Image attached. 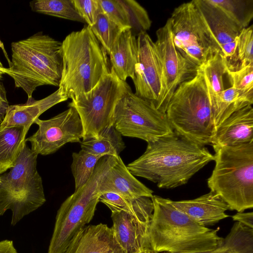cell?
Segmentation results:
<instances>
[{
	"label": "cell",
	"mask_w": 253,
	"mask_h": 253,
	"mask_svg": "<svg viewBox=\"0 0 253 253\" xmlns=\"http://www.w3.org/2000/svg\"><path fill=\"white\" fill-rule=\"evenodd\" d=\"M111 217L115 238L124 253L151 250L149 228L152 216H138L121 211L112 212Z\"/></svg>",
	"instance_id": "15"
},
{
	"label": "cell",
	"mask_w": 253,
	"mask_h": 253,
	"mask_svg": "<svg viewBox=\"0 0 253 253\" xmlns=\"http://www.w3.org/2000/svg\"><path fill=\"white\" fill-rule=\"evenodd\" d=\"M100 194L111 192L130 199L142 197L151 198L153 191L138 180L119 156L103 176L99 186Z\"/></svg>",
	"instance_id": "18"
},
{
	"label": "cell",
	"mask_w": 253,
	"mask_h": 253,
	"mask_svg": "<svg viewBox=\"0 0 253 253\" xmlns=\"http://www.w3.org/2000/svg\"><path fill=\"white\" fill-rule=\"evenodd\" d=\"M65 253H124L111 228L100 223L85 226L74 238Z\"/></svg>",
	"instance_id": "17"
},
{
	"label": "cell",
	"mask_w": 253,
	"mask_h": 253,
	"mask_svg": "<svg viewBox=\"0 0 253 253\" xmlns=\"http://www.w3.org/2000/svg\"><path fill=\"white\" fill-rule=\"evenodd\" d=\"M0 253H17L12 241L5 240L0 241Z\"/></svg>",
	"instance_id": "39"
},
{
	"label": "cell",
	"mask_w": 253,
	"mask_h": 253,
	"mask_svg": "<svg viewBox=\"0 0 253 253\" xmlns=\"http://www.w3.org/2000/svg\"><path fill=\"white\" fill-rule=\"evenodd\" d=\"M12 59L4 74L11 77L16 87L28 98L37 87L58 86L62 70V42L39 32L27 39L11 43Z\"/></svg>",
	"instance_id": "3"
},
{
	"label": "cell",
	"mask_w": 253,
	"mask_h": 253,
	"mask_svg": "<svg viewBox=\"0 0 253 253\" xmlns=\"http://www.w3.org/2000/svg\"><path fill=\"white\" fill-rule=\"evenodd\" d=\"M101 158L83 149L78 153H73L71 168L75 179V191L82 188L88 182Z\"/></svg>",
	"instance_id": "29"
},
{
	"label": "cell",
	"mask_w": 253,
	"mask_h": 253,
	"mask_svg": "<svg viewBox=\"0 0 253 253\" xmlns=\"http://www.w3.org/2000/svg\"><path fill=\"white\" fill-rule=\"evenodd\" d=\"M232 219L234 221L239 222L253 229V212H238L232 216Z\"/></svg>",
	"instance_id": "38"
},
{
	"label": "cell",
	"mask_w": 253,
	"mask_h": 253,
	"mask_svg": "<svg viewBox=\"0 0 253 253\" xmlns=\"http://www.w3.org/2000/svg\"><path fill=\"white\" fill-rule=\"evenodd\" d=\"M29 129L23 126L0 128V175L15 165Z\"/></svg>",
	"instance_id": "23"
},
{
	"label": "cell",
	"mask_w": 253,
	"mask_h": 253,
	"mask_svg": "<svg viewBox=\"0 0 253 253\" xmlns=\"http://www.w3.org/2000/svg\"><path fill=\"white\" fill-rule=\"evenodd\" d=\"M253 141V108L248 105L233 113L217 128L211 145L213 149Z\"/></svg>",
	"instance_id": "16"
},
{
	"label": "cell",
	"mask_w": 253,
	"mask_h": 253,
	"mask_svg": "<svg viewBox=\"0 0 253 253\" xmlns=\"http://www.w3.org/2000/svg\"><path fill=\"white\" fill-rule=\"evenodd\" d=\"M195 253H253V229L236 221L216 249Z\"/></svg>",
	"instance_id": "26"
},
{
	"label": "cell",
	"mask_w": 253,
	"mask_h": 253,
	"mask_svg": "<svg viewBox=\"0 0 253 253\" xmlns=\"http://www.w3.org/2000/svg\"><path fill=\"white\" fill-rule=\"evenodd\" d=\"M155 42L162 63L166 92L162 112L165 114L174 92L182 83L193 78L199 67L189 61L175 47L168 19L156 31Z\"/></svg>",
	"instance_id": "14"
},
{
	"label": "cell",
	"mask_w": 253,
	"mask_h": 253,
	"mask_svg": "<svg viewBox=\"0 0 253 253\" xmlns=\"http://www.w3.org/2000/svg\"><path fill=\"white\" fill-rule=\"evenodd\" d=\"M168 20L176 48L198 67L215 53L221 54L194 0L175 8Z\"/></svg>",
	"instance_id": "10"
},
{
	"label": "cell",
	"mask_w": 253,
	"mask_h": 253,
	"mask_svg": "<svg viewBox=\"0 0 253 253\" xmlns=\"http://www.w3.org/2000/svg\"><path fill=\"white\" fill-rule=\"evenodd\" d=\"M194 1L220 51L223 46L237 40L242 29L208 0Z\"/></svg>",
	"instance_id": "22"
},
{
	"label": "cell",
	"mask_w": 253,
	"mask_h": 253,
	"mask_svg": "<svg viewBox=\"0 0 253 253\" xmlns=\"http://www.w3.org/2000/svg\"><path fill=\"white\" fill-rule=\"evenodd\" d=\"M62 44L58 88L68 98L89 91L111 71L108 54L88 25L68 35Z\"/></svg>",
	"instance_id": "4"
},
{
	"label": "cell",
	"mask_w": 253,
	"mask_h": 253,
	"mask_svg": "<svg viewBox=\"0 0 253 253\" xmlns=\"http://www.w3.org/2000/svg\"><path fill=\"white\" fill-rule=\"evenodd\" d=\"M129 88L126 81L118 78L111 69L92 89L71 99L69 107L75 108L79 115L83 127V140L97 138L113 126L117 103Z\"/></svg>",
	"instance_id": "9"
},
{
	"label": "cell",
	"mask_w": 253,
	"mask_h": 253,
	"mask_svg": "<svg viewBox=\"0 0 253 253\" xmlns=\"http://www.w3.org/2000/svg\"><path fill=\"white\" fill-rule=\"evenodd\" d=\"M139 253H153L151 250H145Z\"/></svg>",
	"instance_id": "41"
},
{
	"label": "cell",
	"mask_w": 253,
	"mask_h": 253,
	"mask_svg": "<svg viewBox=\"0 0 253 253\" xmlns=\"http://www.w3.org/2000/svg\"><path fill=\"white\" fill-rule=\"evenodd\" d=\"M153 211L149 234L153 253H195L216 249L223 241L219 228L199 224L174 207L171 200L157 195L151 198Z\"/></svg>",
	"instance_id": "2"
},
{
	"label": "cell",
	"mask_w": 253,
	"mask_h": 253,
	"mask_svg": "<svg viewBox=\"0 0 253 253\" xmlns=\"http://www.w3.org/2000/svg\"><path fill=\"white\" fill-rule=\"evenodd\" d=\"M136 38L137 62L132 79L134 93L162 112L166 85L163 65L156 45L147 32L138 34Z\"/></svg>",
	"instance_id": "12"
},
{
	"label": "cell",
	"mask_w": 253,
	"mask_h": 253,
	"mask_svg": "<svg viewBox=\"0 0 253 253\" xmlns=\"http://www.w3.org/2000/svg\"><path fill=\"white\" fill-rule=\"evenodd\" d=\"M73 2L80 16L91 27L101 11L98 0H73Z\"/></svg>",
	"instance_id": "35"
},
{
	"label": "cell",
	"mask_w": 253,
	"mask_h": 253,
	"mask_svg": "<svg viewBox=\"0 0 253 253\" xmlns=\"http://www.w3.org/2000/svg\"><path fill=\"white\" fill-rule=\"evenodd\" d=\"M127 17L130 30L136 36L146 32L151 26L149 15L139 3L134 0H118Z\"/></svg>",
	"instance_id": "31"
},
{
	"label": "cell",
	"mask_w": 253,
	"mask_h": 253,
	"mask_svg": "<svg viewBox=\"0 0 253 253\" xmlns=\"http://www.w3.org/2000/svg\"><path fill=\"white\" fill-rule=\"evenodd\" d=\"M228 67V60L220 52L211 56L199 67L205 77L211 108L225 89L223 77Z\"/></svg>",
	"instance_id": "24"
},
{
	"label": "cell",
	"mask_w": 253,
	"mask_h": 253,
	"mask_svg": "<svg viewBox=\"0 0 253 253\" xmlns=\"http://www.w3.org/2000/svg\"><path fill=\"white\" fill-rule=\"evenodd\" d=\"M9 106L6 90L3 84L0 82V124L4 120Z\"/></svg>",
	"instance_id": "37"
},
{
	"label": "cell",
	"mask_w": 253,
	"mask_h": 253,
	"mask_svg": "<svg viewBox=\"0 0 253 253\" xmlns=\"http://www.w3.org/2000/svg\"><path fill=\"white\" fill-rule=\"evenodd\" d=\"M131 200L111 192L101 194L99 197V202L106 205L112 212L123 211Z\"/></svg>",
	"instance_id": "36"
},
{
	"label": "cell",
	"mask_w": 253,
	"mask_h": 253,
	"mask_svg": "<svg viewBox=\"0 0 253 253\" xmlns=\"http://www.w3.org/2000/svg\"><path fill=\"white\" fill-rule=\"evenodd\" d=\"M165 114L174 131L202 145H211L215 129L208 90L199 68L193 78L175 90Z\"/></svg>",
	"instance_id": "5"
},
{
	"label": "cell",
	"mask_w": 253,
	"mask_h": 253,
	"mask_svg": "<svg viewBox=\"0 0 253 253\" xmlns=\"http://www.w3.org/2000/svg\"><path fill=\"white\" fill-rule=\"evenodd\" d=\"M82 149L101 157L105 156L117 157L126 146L122 135L114 126L105 129L97 138L81 142Z\"/></svg>",
	"instance_id": "25"
},
{
	"label": "cell",
	"mask_w": 253,
	"mask_h": 253,
	"mask_svg": "<svg viewBox=\"0 0 253 253\" xmlns=\"http://www.w3.org/2000/svg\"><path fill=\"white\" fill-rule=\"evenodd\" d=\"M38 155L25 143L14 167L0 175V215L11 210L12 225L46 201Z\"/></svg>",
	"instance_id": "8"
},
{
	"label": "cell",
	"mask_w": 253,
	"mask_h": 253,
	"mask_svg": "<svg viewBox=\"0 0 253 253\" xmlns=\"http://www.w3.org/2000/svg\"><path fill=\"white\" fill-rule=\"evenodd\" d=\"M90 28L108 55L124 30L111 20L102 10L98 14L94 24Z\"/></svg>",
	"instance_id": "30"
},
{
	"label": "cell",
	"mask_w": 253,
	"mask_h": 253,
	"mask_svg": "<svg viewBox=\"0 0 253 253\" xmlns=\"http://www.w3.org/2000/svg\"><path fill=\"white\" fill-rule=\"evenodd\" d=\"M215 166L208 185L230 210L253 208V141L214 149Z\"/></svg>",
	"instance_id": "6"
},
{
	"label": "cell",
	"mask_w": 253,
	"mask_h": 253,
	"mask_svg": "<svg viewBox=\"0 0 253 253\" xmlns=\"http://www.w3.org/2000/svg\"><path fill=\"white\" fill-rule=\"evenodd\" d=\"M171 203L199 224L205 227L214 225L229 217L225 213V211L229 210L227 204L211 191L192 200H171Z\"/></svg>",
	"instance_id": "19"
},
{
	"label": "cell",
	"mask_w": 253,
	"mask_h": 253,
	"mask_svg": "<svg viewBox=\"0 0 253 253\" xmlns=\"http://www.w3.org/2000/svg\"><path fill=\"white\" fill-rule=\"evenodd\" d=\"M113 126L122 136L139 138L147 143L173 131L166 114L137 96L131 88L117 103Z\"/></svg>",
	"instance_id": "11"
},
{
	"label": "cell",
	"mask_w": 253,
	"mask_h": 253,
	"mask_svg": "<svg viewBox=\"0 0 253 253\" xmlns=\"http://www.w3.org/2000/svg\"><path fill=\"white\" fill-rule=\"evenodd\" d=\"M102 11L122 29H130L126 13L118 0H98Z\"/></svg>",
	"instance_id": "34"
},
{
	"label": "cell",
	"mask_w": 253,
	"mask_h": 253,
	"mask_svg": "<svg viewBox=\"0 0 253 253\" xmlns=\"http://www.w3.org/2000/svg\"><path fill=\"white\" fill-rule=\"evenodd\" d=\"M68 99L58 88L42 99L35 100L31 97L24 104L9 105L4 120L0 124V128L23 126L30 128L42 114Z\"/></svg>",
	"instance_id": "20"
},
{
	"label": "cell",
	"mask_w": 253,
	"mask_h": 253,
	"mask_svg": "<svg viewBox=\"0 0 253 253\" xmlns=\"http://www.w3.org/2000/svg\"><path fill=\"white\" fill-rule=\"evenodd\" d=\"M34 124L38 129L25 141L37 155L45 156L56 152L68 143L81 142L83 127L79 115L73 107L45 120L37 118Z\"/></svg>",
	"instance_id": "13"
},
{
	"label": "cell",
	"mask_w": 253,
	"mask_h": 253,
	"mask_svg": "<svg viewBox=\"0 0 253 253\" xmlns=\"http://www.w3.org/2000/svg\"><path fill=\"white\" fill-rule=\"evenodd\" d=\"M231 87L239 90L253 91V64L232 70L228 67L226 71Z\"/></svg>",
	"instance_id": "33"
},
{
	"label": "cell",
	"mask_w": 253,
	"mask_h": 253,
	"mask_svg": "<svg viewBox=\"0 0 253 253\" xmlns=\"http://www.w3.org/2000/svg\"><path fill=\"white\" fill-rule=\"evenodd\" d=\"M253 25L242 29L237 37L236 60L240 62L239 68L253 64Z\"/></svg>",
	"instance_id": "32"
},
{
	"label": "cell",
	"mask_w": 253,
	"mask_h": 253,
	"mask_svg": "<svg viewBox=\"0 0 253 253\" xmlns=\"http://www.w3.org/2000/svg\"><path fill=\"white\" fill-rule=\"evenodd\" d=\"M241 29L249 26L253 18V0H208Z\"/></svg>",
	"instance_id": "27"
},
{
	"label": "cell",
	"mask_w": 253,
	"mask_h": 253,
	"mask_svg": "<svg viewBox=\"0 0 253 253\" xmlns=\"http://www.w3.org/2000/svg\"><path fill=\"white\" fill-rule=\"evenodd\" d=\"M4 67L3 66L1 62L0 61V79L2 78V75L4 74L3 69Z\"/></svg>",
	"instance_id": "40"
},
{
	"label": "cell",
	"mask_w": 253,
	"mask_h": 253,
	"mask_svg": "<svg viewBox=\"0 0 253 253\" xmlns=\"http://www.w3.org/2000/svg\"><path fill=\"white\" fill-rule=\"evenodd\" d=\"M147 144L144 153L126 167L133 175L152 181L160 188L186 184L214 160V156L205 146L174 130Z\"/></svg>",
	"instance_id": "1"
},
{
	"label": "cell",
	"mask_w": 253,
	"mask_h": 253,
	"mask_svg": "<svg viewBox=\"0 0 253 253\" xmlns=\"http://www.w3.org/2000/svg\"><path fill=\"white\" fill-rule=\"evenodd\" d=\"M112 69L121 80L132 79L137 62L136 37L130 29L124 30L108 54Z\"/></svg>",
	"instance_id": "21"
},
{
	"label": "cell",
	"mask_w": 253,
	"mask_h": 253,
	"mask_svg": "<svg viewBox=\"0 0 253 253\" xmlns=\"http://www.w3.org/2000/svg\"><path fill=\"white\" fill-rule=\"evenodd\" d=\"M30 6L38 13L85 23L77 11L73 0H36L31 1Z\"/></svg>",
	"instance_id": "28"
},
{
	"label": "cell",
	"mask_w": 253,
	"mask_h": 253,
	"mask_svg": "<svg viewBox=\"0 0 253 253\" xmlns=\"http://www.w3.org/2000/svg\"><path fill=\"white\" fill-rule=\"evenodd\" d=\"M116 161V157H102L88 182L75 191L61 204L57 213L48 253H65L75 236L92 219L100 195V183Z\"/></svg>",
	"instance_id": "7"
}]
</instances>
